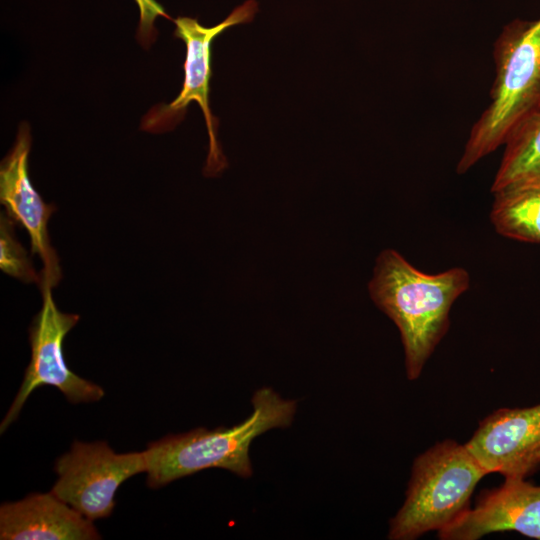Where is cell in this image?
<instances>
[{"mask_svg": "<svg viewBox=\"0 0 540 540\" xmlns=\"http://www.w3.org/2000/svg\"><path fill=\"white\" fill-rule=\"evenodd\" d=\"M469 285L470 276L463 268L428 274L393 249L378 255L368 291L400 332L409 380L421 375L448 331L452 304Z\"/></svg>", "mask_w": 540, "mask_h": 540, "instance_id": "6da1fadb", "label": "cell"}, {"mask_svg": "<svg viewBox=\"0 0 540 540\" xmlns=\"http://www.w3.org/2000/svg\"><path fill=\"white\" fill-rule=\"evenodd\" d=\"M252 406L251 415L230 428L200 427L149 443L145 450L147 485L157 489L209 468H222L250 478L252 441L270 429L290 426L297 402L283 399L273 389L263 387L254 393Z\"/></svg>", "mask_w": 540, "mask_h": 540, "instance_id": "7a4b0ae2", "label": "cell"}, {"mask_svg": "<svg viewBox=\"0 0 540 540\" xmlns=\"http://www.w3.org/2000/svg\"><path fill=\"white\" fill-rule=\"evenodd\" d=\"M495 77L490 103L471 128L457 173L504 145L512 132L540 110V18L516 19L494 43Z\"/></svg>", "mask_w": 540, "mask_h": 540, "instance_id": "3957f363", "label": "cell"}, {"mask_svg": "<svg viewBox=\"0 0 540 540\" xmlns=\"http://www.w3.org/2000/svg\"><path fill=\"white\" fill-rule=\"evenodd\" d=\"M488 473L465 444L436 443L414 460L403 505L390 520L388 538L415 540L448 526L469 506L477 484Z\"/></svg>", "mask_w": 540, "mask_h": 540, "instance_id": "277c9868", "label": "cell"}, {"mask_svg": "<svg viewBox=\"0 0 540 540\" xmlns=\"http://www.w3.org/2000/svg\"><path fill=\"white\" fill-rule=\"evenodd\" d=\"M257 11V2L247 0L212 27H205L191 17L173 19L176 27L174 37L182 40L186 46L183 86L171 103H160L148 111L141 121V129L149 133L171 131L185 117L188 105L192 101L197 102L202 109L209 137V151L203 170L205 176H216L228 166L217 140L218 119L209 107L212 43L228 28L251 22Z\"/></svg>", "mask_w": 540, "mask_h": 540, "instance_id": "5b68a950", "label": "cell"}, {"mask_svg": "<svg viewBox=\"0 0 540 540\" xmlns=\"http://www.w3.org/2000/svg\"><path fill=\"white\" fill-rule=\"evenodd\" d=\"M146 468L145 451L119 454L105 441H74L56 460L51 492L91 521L106 518L120 485Z\"/></svg>", "mask_w": 540, "mask_h": 540, "instance_id": "8992f818", "label": "cell"}, {"mask_svg": "<svg viewBox=\"0 0 540 540\" xmlns=\"http://www.w3.org/2000/svg\"><path fill=\"white\" fill-rule=\"evenodd\" d=\"M42 307L29 328L31 359L22 385L0 425L3 433L18 417L31 393L41 386H54L71 403L96 402L104 390L72 372L64 357L63 342L79 321V315L61 312L53 299L52 288L43 287Z\"/></svg>", "mask_w": 540, "mask_h": 540, "instance_id": "52a82bcc", "label": "cell"}, {"mask_svg": "<svg viewBox=\"0 0 540 540\" xmlns=\"http://www.w3.org/2000/svg\"><path fill=\"white\" fill-rule=\"evenodd\" d=\"M465 445L488 474L526 479L540 470V403L495 410Z\"/></svg>", "mask_w": 540, "mask_h": 540, "instance_id": "ba28073f", "label": "cell"}, {"mask_svg": "<svg viewBox=\"0 0 540 540\" xmlns=\"http://www.w3.org/2000/svg\"><path fill=\"white\" fill-rule=\"evenodd\" d=\"M31 147L29 125L22 123L13 148L0 167V202L5 213L21 225L30 237L31 255L37 254L43 264L40 289L56 287L61 280V267L48 235V220L56 211L53 204L43 201L33 187L28 172Z\"/></svg>", "mask_w": 540, "mask_h": 540, "instance_id": "9c48e42d", "label": "cell"}, {"mask_svg": "<svg viewBox=\"0 0 540 540\" xmlns=\"http://www.w3.org/2000/svg\"><path fill=\"white\" fill-rule=\"evenodd\" d=\"M506 531L540 540V486L521 478H505L437 533L441 540H478Z\"/></svg>", "mask_w": 540, "mask_h": 540, "instance_id": "30bf717a", "label": "cell"}, {"mask_svg": "<svg viewBox=\"0 0 540 540\" xmlns=\"http://www.w3.org/2000/svg\"><path fill=\"white\" fill-rule=\"evenodd\" d=\"M101 536L69 504L49 493H34L0 507L1 540H95Z\"/></svg>", "mask_w": 540, "mask_h": 540, "instance_id": "8fae6325", "label": "cell"}, {"mask_svg": "<svg viewBox=\"0 0 540 540\" xmlns=\"http://www.w3.org/2000/svg\"><path fill=\"white\" fill-rule=\"evenodd\" d=\"M492 193L490 219L496 232L540 244V177L516 181Z\"/></svg>", "mask_w": 540, "mask_h": 540, "instance_id": "7c38bea8", "label": "cell"}, {"mask_svg": "<svg viewBox=\"0 0 540 540\" xmlns=\"http://www.w3.org/2000/svg\"><path fill=\"white\" fill-rule=\"evenodd\" d=\"M504 146L492 192L516 181L540 177V110L522 122Z\"/></svg>", "mask_w": 540, "mask_h": 540, "instance_id": "4fadbf2b", "label": "cell"}, {"mask_svg": "<svg viewBox=\"0 0 540 540\" xmlns=\"http://www.w3.org/2000/svg\"><path fill=\"white\" fill-rule=\"evenodd\" d=\"M6 213L0 216V268L7 275L26 283L40 285L41 275L32 266V262L21 243L17 240L14 225Z\"/></svg>", "mask_w": 540, "mask_h": 540, "instance_id": "5bb4252c", "label": "cell"}, {"mask_svg": "<svg viewBox=\"0 0 540 540\" xmlns=\"http://www.w3.org/2000/svg\"><path fill=\"white\" fill-rule=\"evenodd\" d=\"M138 5L140 12L139 25L137 29V40L146 49H148L156 40L157 30L154 22L161 16L173 21L166 13L165 9L155 0H134Z\"/></svg>", "mask_w": 540, "mask_h": 540, "instance_id": "9a60e30c", "label": "cell"}]
</instances>
